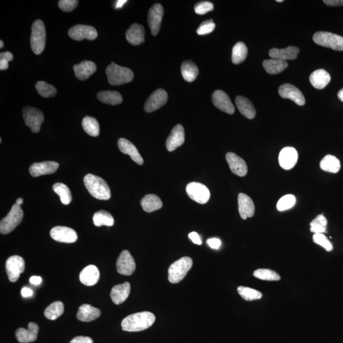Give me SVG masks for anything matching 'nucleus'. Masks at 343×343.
<instances>
[{
  "label": "nucleus",
  "instance_id": "nucleus-42",
  "mask_svg": "<svg viewBox=\"0 0 343 343\" xmlns=\"http://www.w3.org/2000/svg\"><path fill=\"white\" fill-rule=\"evenodd\" d=\"M64 307L63 302L55 301L50 304L44 312L45 317L51 320H55L63 314Z\"/></svg>",
  "mask_w": 343,
  "mask_h": 343
},
{
  "label": "nucleus",
  "instance_id": "nucleus-2",
  "mask_svg": "<svg viewBox=\"0 0 343 343\" xmlns=\"http://www.w3.org/2000/svg\"><path fill=\"white\" fill-rule=\"evenodd\" d=\"M84 183L86 188L93 197L101 200L110 199V188L103 178L89 174L84 177Z\"/></svg>",
  "mask_w": 343,
  "mask_h": 343
},
{
  "label": "nucleus",
  "instance_id": "nucleus-60",
  "mask_svg": "<svg viewBox=\"0 0 343 343\" xmlns=\"http://www.w3.org/2000/svg\"><path fill=\"white\" fill-rule=\"evenodd\" d=\"M127 2V1H126V0L125 1V0H122V1H117L116 5H115V8H116V9H120V8H122Z\"/></svg>",
  "mask_w": 343,
  "mask_h": 343
},
{
  "label": "nucleus",
  "instance_id": "nucleus-10",
  "mask_svg": "<svg viewBox=\"0 0 343 343\" xmlns=\"http://www.w3.org/2000/svg\"><path fill=\"white\" fill-rule=\"evenodd\" d=\"M25 269V262L22 257L13 256L7 260L6 271L10 282H17Z\"/></svg>",
  "mask_w": 343,
  "mask_h": 343
},
{
  "label": "nucleus",
  "instance_id": "nucleus-55",
  "mask_svg": "<svg viewBox=\"0 0 343 343\" xmlns=\"http://www.w3.org/2000/svg\"><path fill=\"white\" fill-rule=\"evenodd\" d=\"M323 3L329 6L337 7L343 5V0H324Z\"/></svg>",
  "mask_w": 343,
  "mask_h": 343
},
{
  "label": "nucleus",
  "instance_id": "nucleus-23",
  "mask_svg": "<svg viewBox=\"0 0 343 343\" xmlns=\"http://www.w3.org/2000/svg\"><path fill=\"white\" fill-rule=\"evenodd\" d=\"M39 327L36 323L28 324V329H18L15 332L16 338L21 343H29L35 341L39 334Z\"/></svg>",
  "mask_w": 343,
  "mask_h": 343
},
{
  "label": "nucleus",
  "instance_id": "nucleus-52",
  "mask_svg": "<svg viewBox=\"0 0 343 343\" xmlns=\"http://www.w3.org/2000/svg\"><path fill=\"white\" fill-rule=\"evenodd\" d=\"M69 343H93V341L90 337L81 336L74 337Z\"/></svg>",
  "mask_w": 343,
  "mask_h": 343
},
{
  "label": "nucleus",
  "instance_id": "nucleus-27",
  "mask_svg": "<svg viewBox=\"0 0 343 343\" xmlns=\"http://www.w3.org/2000/svg\"><path fill=\"white\" fill-rule=\"evenodd\" d=\"M97 69L96 64L90 61H84L73 66L75 76L80 80H85L95 73Z\"/></svg>",
  "mask_w": 343,
  "mask_h": 343
},
{
  "label": "nucleus",
  "instance_id": "nucleus-61",
  "mask_svg": "<svg viewBox=\"0 0 343 343\" xmlns=\"http://www.w3.org/2000/svg\"><path fill=\"white\" fill-rule=\"evenodd\" d=\"M337 96H338L339 100L343 102V88L339 91L338 93H337Z\"/></svg>",
  "mask_w": 343,
  "mask_h": 343
},
{
  "label": "nucleus",
  "instance_id": "nucleus-38",
  "mask_svg": "<svg viewBox=\"0 0 343 343\" xmlns=\"http://www.w3.org/2000/svg\"><path fill=\"white\" fill-rule=\"evenodd\" d=\"M93 224L96 226H112L115 223L113 217L106 211L97 212L93 216Z\"/></svg>",
  "mask_w": 343,
  "mask_h": 343
},
{
  "label": "nucleus",
  "instance_id": "nucleus-21",
  "mask_svg": "<svg viewBox=\"0 0 343 343\" xmlns=\"http://www.w3.org/2000/svg\"><path fill=\"white\" fill-rule=\"evenodd\" d=\"M185 141L184 129L181 125H176L172 130L170 135L166 141V147L168 151H173L183 145Z\"/></svg>",
  "mask_w": 343,
  "mask_h": 343
},
{
  "label": "nucleus",
  "instance_id": "nucleus-36",
  "mask_svg": "<svg viewBox=\"0 0 343 343\" xmlns=\"http://www.w3.org/2000/svg\"><path fill=\"white\" fill-rule=\"evenodd\" d=\"M181 74L187 82H194L197 79L199 70L196 64L191 61H185L182 64Z\"/></svg>",
  "mask_w": 343,
  "mask_h": 343
},
{
  "label": "nucleus",
  "instance_id": "nucleus-39",
  "mask_svg": "<svg viewBox=\"0 0 343 343\" xmlns=\"http://www.w3.org/2000/svg\"><path fill=\"white\" fill-rule=\"evenodd\" d=\"M248 49L244 43L238 42L232 50V60L233 64L242 63L247 56Z\"/></svg>",
  "mask_w": 343,
  "mask_h": 343
},
{
  "label": "nucleus",
  "instance_id": "nucleus-49",
  "mask_svg": "<svg viewBox=\"0 0 343 343\" xmlns=\"http://www.w3.org/2000/svg\"><path fill=\"white\" fill-rule=\"evenodd\" d=\"M216 25L213 22V20L205 21L201 23V25L197 31V33L199 35H205V34H210L215 29Z\"/></svg>",
  "mask_w": 343,
  "mask_h": 343
},
{
  "label": "nucleus",
  "instance_id": "nucleus-56",
  "mask_svg": "<svg viewBox=\"0 0 343 343\" xmlns=\"http://www.w3.org/2000/svg\"><path fill=\"white\" fill-rule=\"evenodd\" d=\"M13 56L11 52H5L0 53V60H7V61H11L13 60Z\"/></svg>",
  "mask_w": 343,
  "mask_h": 343
},
{
  "label": "nucleus",
  "instance_id": "nucleus-7",
  "mask_svg": "<svg viewBox=\"0 0 343 343\" xmlns=\"http://www.w3.org/2000/svg\"><path fill=\"white\" fill-rule=\"evenodd\" d=\"M313 41L320 46L330 49L343 50V37L329 32H317L313 36Z\"/></svg>",
  "mask_w": 343,
  "mask_h": 343
},
{
  "label": "nucleus",
  "instance_id": "nucleus-19",
  "mask_svg": "<svg viewBox=\"0 0 343 343\" xmlns=\"http://www.w3.org/2000/svg\"><path fill=\"white\" fill-rule=\"evenodd\" d=\"M59 167H60V164L53 161H45V162L34 163L29 167V173L34 178H36V177L55 173Z\"/></svg>",
  "mask_w": 343,
  "mask_h": 343
},
{
  "label": "nucleus",
  "instance_id": "nucleus-1",
  "mask_svg": "<svg viewBox=\"0 0 343 343\" xmlns=\"http://www.w3.org/2000/svg\"><path fill=\"white\" fill-rule=\"evenodd\" d=\"M156 318L154 313L143 312L130 315L122 321L123 331L139 332L148 329L154 323Z\"/></svg>",
  "mask_w": 343,
  "mask_h": 343
},
{
  "label": "nucleus",
  "instance_id": "nucleus-45",
  "mask_svg": "<svg viewBox=\"0 0 343 343\" xmlns=\"http://www.w3.org/2000/svg\"><path fill=\"white\" fill-rule=\"evenodd\" d=\"M328 220L323 215H318L310 223V231L317 234L326 232Z\"/></svg>",
  "mask_w": 343,
  "mask_h": 343
},
{
  "label": "nucleus",
  "instance_id": "nucleus-9",
  "mask_svg": "<svg viewBox=\"0 0 343 343\" xmlns=\"http://www.w3.org/2000/svg\"><path fill=\"white\" fill-rule=\"evenodd\" d=\"M186 191L192 200L200 204H205L210 199V191L207 186L202 183L193 182L187 185Z\"/></svg>",
  "mask_w": 343,
  "mask_h": 343
},
{
  "label": "nucleus",
  "instance_id": "nucleus-22",
  "mask_svg": "<svg viewBox=\"0 0 343 343\" xmlns=\"http://www.w3.org/2000/svg\"><path fill=\"white\" fill-rule=\"evenodd\" d=\"M238 211L241 218H252L255 213V206L253 200L244 194H240L238 197Z\"/></svg>",
  "mask_w": 343,
  "mask_h": 343
},
{
  "label": "nucleus",
  "instance_id": "nucleus-50",
  "mask_svg": "<svg viewBox=\"0 0 343 343\" xmlns=\"http://www.w3.org/2000/svg\"><path fill=\"white\" fill-rule=\"evenodd\" d=\"M214 5L210 2H201L195 6V11L199 15L205 14L208 12L213 11Z\"/></svg>",
  "mask_w": 343,
  "mask_h": 343
},
{
  "label": "nucleus",
  "instance_id": "nucleus-47",
  "mask_svg": "<svg viewBox=\"0 0 343 343\" xmlns=\"http://www.w3.org/2000/svg\"><path fill=\"white\" fill-rule=\"evenodd\" d=\"M296 203V198L293 195H287L280 198L277 203V209L284 211L291 208Z\"/></svg>",
  "mask_w": 343,
  "mask_h": 343
},
{
  "label": "nucleus",
  "instance_id": "nucleus-13",
  "mask_svg": "<svg viewBox=\"0 0 343 343\" xmlns=\"http://www.w3.org/2000/svg\"><path fill=\"white\" fill-rule=\"evenodd\" d=\"M168 100V94L166 91L159 88L152 93L144 104V110L151 112L164 106Z\"/></svg>",
  "mask_w": 343,
  "mask_h": 343
},
{
  "label": "nucleus",
  "instance_id": "nucleus-33",
  "mask_svg": "<svg viewBox=\"0 0 343 343\" xmlns=\"http://www.w3.org/2000/svg\"><path fill=\"white\" fill-rule=\"evenodd\" d=\"M142 208L146 213H153L162 208L163 203L160 198L156 195H147L141 201Z\"/></svg>",
  "mask_w": 343,
  "mask_h": 343
},
{
  "label": "nucleus",
  "instance_id": "nucleus-11",
  "mask_svg": "<svg viewBox=\"0 0 343 343\" xmlns=\"http://www.w3.org/2000/svg\"><path fill=\"white\" fill-rule=\"evenodd\" d=\"M136 268L135 259L130 252L127 250L123 251L117 261L118 273L125 276L132 275L135 272Z\"/></svg>",
  "mask_w": 343,
  "mask_h": 343
},
{
  "label": "nucleus",
  "instance_id": "nucleus-16",
  "mask_svg": "<svg viewBox=\"0 0 343 343\" xmlns=\"http://www.w3.org/2000/svg\"><path fill=\"white\" fill-rule=\"evenodd\" d=\"M163 12L162 5L160 4L153 5L149 10L147 21L153 35L156 36L159 33Z\"/></svg>",
  "mask_w": 343,
  "mask_h": 343
},
{
  "label": "nucleus",
  "instance_id": "nucleus-24",
  "mask_svg": "<svg viewBox=\"0 0 343 343\" xmlns=\"http://www.w3.org/2000/svg\"><path fill=\"white\" fill-rule=\"evenodd\" d=\"M118 146H119L120 151L125 155H129L134 162L138 163V165L143 164V158L141 156L137 147L130 141L124 138H120L118 141Z\"/></svg>",
  "mask_w": 343,
  "mask_h": 343
},
{
  "label": "nucleus",
  "instance_id": "nucleus-41",
  "mask_svg": "<svg viewBox=\"0 0 343 343\" xmlns=\"http://www.w3.org/2000/svg\"><path fill=\"white\" fill-rule=\"evenodd\" d=\"M53 192L60 197L61 202L64 205H69L72 200V195L69 187L66 184L61 183L53 185Z\"/></svg>",
  "mask_w": 343,
  "mask_h": 343
},
{
  "label": "nucleus",
  "instance_id": "nucleus-59",
  "mask_svg": "<svg viewBox=\"0 0 343 343\" xmlns=\"http://www.w3.org/2000/svg\"><path fill=\"white\" fill-rule=\"evenodd\" d=\"M9 68V61L4 60H0V69L5 70Z\"/></svg>",
  "mask_w": 343,
  "mask_h": 343
},
{
  "label": "nucleus",
  "instance_id": "nucleus-15",
  "mask_svg": "<svg viewBox=\"0 0 343 343\" xmlns=\"http://www.w3.org/2000/svg\"><path fill=\"white\" fill-rule=\"evenodd\" d=\"M212 101L214 106L219 110L233 115L235 112V107L231 99L226 92L221 90L215 91L212 95Z\"/></svg>",
  "mask_w": 343,
  "mask_h": 343
},
{
  "label": "nucleus",
  "instance_id": "nucleus-51",
  "mask_svg": "<svg viewBox=\"0 0 343 343\" xmlns=\"http://www.w3.org/2000/svg\"><path fill=\"white\" fill-rule=\"evenodd\" d=\"M79 4L77 0H60L58 3L59 7L64 12H69L73 10Z\"/></svg>",
  "mask_w": 343,
  "mask_h": 343
},
{
  "label": "nucleus",
  "instance_id": "nucleus-18",
  "mask_svg": "<svg viewBox=\"0 0 343 343\" xmlns=\"http://www.w3.org/2000/svg\"><path fill=\"white\" fill-rule=\"evenodd\" d=\"M298 154L297 150L293 147H285L281 150L278 156V162L280 167L284 170H291L296 165Z\"/></svg>",
  "mask_w": 343,
  "mask_h": 343
},
{
  "label": "nucleus",
  "instance_id": "nucleus-30",
  "mask_svg": "<svg viewBox=\"0 0 343 343\" xmlns=\"http://www.w3.org/2000/svg\"><path fill=\"white\" fill-rule=\"evenodd\" d=\"M331 75L325 69H319L313 72L310 77V82L317 89H323L331 82Z\"/></svg>",
  "mask_w": 343,
  "mask_h": 343
},
{
  "label": "nucleus",
  "instance_id": "nucleus-3",
  "mask_svg": "<svg viewBox=\"0 0 343 343\" xmlns=\"http://www.w3.org/2000/svg\"><path fill=\"white\" fill-rule=\"evenodd\" d=\"M106 73L108 82L112 85H120L132 81L134 73L130 69L112 63L107 67Z\"/></svg>",
  "mask_w": 343,
  "mask_h": 343
},
{
  "label": "nucleus",
  "instance_id": "nucleus-32",
  "mask_svg": "<svg viewBox=\"0 0 343 343\" xmlns=\"http://www.w3.org/2000/svg\"><path fill=\"white\" fill-rule=\"evenodd\" d=\"M235 103L241 114L246 119L251 120L256 117V109L248 99L243 96H237L235 99Z\"/></svg>",
  "mask_w": 343,
  "mask_h": 343
},
{
  "label": "nucleus",
  "instance_id": "nucleus-57",
  "mask_svg": "<svg viewBox=\"0 0 343 343\" xmlns=\"http://www.w3.org/2000/svg\"><path fill=\"white\" fill-rule=\"evenodd\" d=\"M21 294L24 297H28L33 296V292L28 288H24L21 291Z\"/></svg>",
  "mask_w": 343,
  "mask_h": 343
},
{
  "label": "nucleus",
  "instance_id": "nucleus-5",
  "mask_svg": "<svg viewBox=\"0 0 343 343\" xmlns=\"http://www.w3.org/2000/svg\"><path fill=\"white\" fill-rule=\"evenodd\" d=\"M31 31V49L35 54L40 55L44 50L46 42V31L44 23L42 20H36L32 25Z\"/></svg>",
  "mask_w": 343,
  "mask_h": 343
},
{
  "label": "nucleus",
  "instance_id": "nucleus-53",
  "mask_svg": "<svg viewBox=\"0 0 343 343\" xmlns=\"http://www.w3.org/2000/svg\"><path fill=\"white\" fill-rule=\"evenodd\" d=\"M207 243L208 246L213 249H218L221 245V240L216 238H209Z\"/></svg>",
  "mask_w": 343,
  "mask_h": 343
},
{
  "label": "nucleus",
  "instance_id": "nucleus-6",
  "mask_svg": "<svg viewBox=\"0 0 343 343\" xmlns=\"http://www.w3.org/2000/svg\"><path fill=\"white\" fill-rule=\"evenodd\" d=\"M24 216L23 209L21 205L15 203L7 216L2 219L0 222V232L6 235L12 232L22 221Z\"/></svg>",
  "mask_w": 343,
  "mask_h": 343
},
{
  "label": "nucleus",
  "instance_id": "nucleus-20",
  "mask_svg": "<svg viewBox=\"0 0 343 343\" xmlns=\"http://www.w3.org/2000/svg\"><path fill=\"white\" fill-rule=\"evenodd\" d=\"M227 163L233 174L239 177H244L248 172L247 165L244 160L234 153H227L226 155Z\"/></svg>",
  "mask_w": 343,
  "mask_h": 343
},
{
  "label": "nucleus",
  "instance_id": "nucleus-34",
  "mask_svg": "<svg viewBox=\"0 0 343 343\" xmlns=\"http://www.w3.org/2000/svg\"><path fill=\"white\" fill-rule=\"evenodd\" d=\"M97 98L102 103L112 106L121 104L123 101L121 94L117 91L113 90L101 91L98 93Z\"/></svg>",
  "mask_w": 343,
  "mask_h": 343
},
{
  "label": "nucleus",
  "instance_id": "nucleus-17",
  "mask_svg": "<svg viewBox=\"0 0 343 343\" xmlns=\"http://www.w3.org/2000/svg\"><path fill=\"white\" fill-rule=\"evenodd\" d=\"M278 93L282 98L291 99L297 105L303 106L306 103L301 91L293 85L285 84L281 85Z\"/></svg>",
  "mask_w": 343,
  "mask_h": 343
},
{
  "label": "nucleus",
  "instance_id": "nucleus-64",
  "mask_svg": "<svg viewBox=\"0 0 343 343\" xmlns=\"http://www.w3.org/2000/svg\"><path fill=\"white\" fill-rule=\"evenodd\" d=\"M283 0H277V2H283Z\"/></svg>",
  "mask_w": 343,
  "mask_h": 343
},
{
  "label": "nucleus",
  "instance_id": "nucleus-4",
  "mask_svg": "<svg viewBox=\"0 0 343 343\" xmlns=\"http://www.w3.org/2000/svg\"><path fill=\"white\" fill-rule=\"evenodd\" d=\"M193 260L184 257L172 264L168 269V280L172 283H178L183 280L192 269Z\"/></svg>",
  "mask_w": 343,
  "mask_h": 343
},
{
  "label": "nucleus",
  "instance_id": "nucleus-29",
  "mask_svg": "<svg viewBox=\"0 0 343 343\" xmlns=\"http://www.w3.org/2000/svg\"><path fill=\"white\" fill-rule=\"evenodd\" d=\"M100 273L94 265H89L83 270L80 274V280L87 286H92L98 282Z\"/></svg>",
  "mask_w": 343,
  "mask_h": 343
},
{
  "label": "nucleus",
  "instance_id": "nucleus-28",
  "mask_svg": "<svg viewBox=\"0 0 343 343\" xmlns=\"http://www.w3.org/2000/svg\"><path fill=\"white\" fill-rule=\"evenodd\" d=\"M130 293V284L125 282L113 287L111 289L110 296L115 304H120L126 301Z\"/></svg>",
  "mask_w": 343,
  "mask_h": 343
},
{
  "label": "nucleus",
  "instance_id": "nucleus-26",
  "mask_svg": "<svg viewBox=\"0 0 343 343\" xmlns=\"http://www.w3.org/2000/svg\"><path fill=\"white\" fill-rule=\"evenodd\" d=\"M299 53V49L296 47H288L283 49L273 48L269 51L270 58L274 60L282 61L294 60L297 57Z\"/></svg>",
  "mask_w": 343,
  "mask_h": 343
},
{
  "label": "nucleus",
  "instance_id": "nucleus-12",
  "mask_svg": "<svg viewBox=\"0 0 343 343\" xmlns=\"http://www.w3.org/2000/svg\"><path fill=\"white\" fill-rule=\"evenodd\" d=\"M69 36L77 41L87 39L93 40L98 37V32L92 26L79 25L72 27L68 31Z\"/></svg>",
  "mask_w": 343,
  "mask_h": 343
},
{
  "label": "nucleus",
  "instance_id": "nucleus-25",
  "mask_svg": "<svg viewBox=\"0 0 343 343\" xmlns=\"http://www.w3.org/2000/svg\"><path fill=\"white\" fill-rule=\"evenodd\" d=\"M126 39L131 45H139L145 40V31L144 27L139 24H134L126 32Z\"/></svg>",
  "mask_w": 343,
  "mask_h": 343
},
{
  "label": "nucleus",
  "instance_id": "nucleus-35",
  "mask_svg": "<svg viewBox=\"0 0 343 343\" xmlns=\"http://www.w3.org/2000/svg\"><path fill=\"white\" fill-rule=\"evenodd\" d=\"M265 70L270 74H279L288 68V63L285 61L274 60H265L262 63Z\"/></svg>",
  "mask_w": 343,
  "mask_h": 343
},
{
  "label": "nucleus",
  "instance_id": "nucleus-46",
  "mask_svg": "<svg viewBox=\"0 0 343 343\" xmlns=\"http://www.w3.org/2000/svg\"><path fill=\"white\" fill-rule=\"evenodd\" d=\"M254 276L259 280L266 281H279L280 276L275 271L270 269H258L254 272Z\"/></svg>",
  "mask_w": 343,
  "mask_h": 343
},
{
  "label": "nucleus",
  "instance_id": "nucleus-14",
  "mask_svg": "<svg viewBox=\"0 0 343 343\" xmlns=\"http://www.w3.org/2000/svg\"><path fill=\"white\" fill-rule=\"evenodd\" d=\"M52 239L61 243H71L76 242L78 235L74 230L66 226H55L50 231Z\"/></svg>",
  "mask_w": 343,
  "mask_h": 343
},
{
  "label": "nucleus",
  "instance_id": "nucleus-44",
  "mask_svg": "<svg viewBox=\"0 0 343 343\" xmlns=\"http://www.w3.org/2000/svg\"><path fill=\"white\" fill-rule=\"evenodd\" d=\"M35 88L39 94L45 98L54 97L57 93V90L53 86L44 81L37 82Z\"/></svg>",
  "mask_w": 343,
  "mask_h": 343
},
{
  "label": "nucleus",
  "instance_id": "nucleus-58",
  "mask_svg": "<svg viewBox=\"0 0 343 343\" xmlns=\"http://www.w3.org/2000/svg\"><path fill=\"white\" fill-rule=\"evenodd\" d=\"M29 282L33 285H40V283L42 282V278L39 277V276H33L30 278L29 279Z\"/></svg>",
  "mask_w": 343,
  "mask_h": 343
},
{
  "label": "nucleus",
  "instance_id": "nucleus-8",
  "mask_svg": "<svg viewBox=\"0 0 343 343\" xmlns=\"http://www.w3.org/2000/svg\"><path fill=\"white\" fill-rule=\"evenodd\" d=\"M23 118L26 125L31 128L32 132H40L42 123L44 121V115L40 109L26 106L23 109Z\"/></svg>",
  "mask_w": 343,
  "mask_h": 343
},
{
  "label": "nucleus",
  "instance_id": "nucleus-37",
  "mask_svg": "<svg viewBox=\"0 0 343 343\" xmlns=\"http://www.w3.org/2000/svg\"><path fill=\"white\" fill-rule=\"evenodd\" d=\"M320 168L324 171L331 173H337L341 168V163L338 159L333 155H326L320 163Z\"/></svg>",
  "mask_w": 343,
  "mask_h": 343
},
{
  "label": "nucleus",
  "instance_id": "nucleus-62",
  "mask_svg": "<svg viewBox=\"0 0 343 343\" xmlns=\"http://www.w3.org/2000/svg\"><path fill=\"white\" fill-rule=\"evenodd\" d=\"M24 202L23 198H17V200H16V203L17 204L21 205L23 204Z\"/></svg>",
  "mask_w": 343,
  "mask_h": 343
},
{
  "label": "nucleus",
  "instance_id": "nucleus-40",
  "mask_svg": "<svg viewBox=\"0 0 343 343\" xmlns=\"http://www.w3.org/2000/svg\"><path fill=\"white\" fill-rule=\"evenodd\" d=\"M82 127L85 132L90 136L97 137L100 133L99 123L94 118L85 117L82 120Z\"/></svg>",
  "mask_w": 343,
  "mask_h": 343
},
{
  "label": "nucleus",
  "instance_id": "nucleus-63",
  "mask_svg": "<svg viewBox=\"0 0 343 343\" xmlns=\"http://www.w3.org/2000/svg\"><path fill=\"white\" fill-rule=\"evenodd\" d=\"M4 47V42H3L2 40H1V41H0V48L2 49V48Z\"/></svg>",
  "mask_w": 343,
  "mask_h": 343
},
{
  "label": "nucleus",
  "instance_id": "nucleus-48",
  "mask_svg": "<svg viewBox=\"0 0 343 343\" xmlns=\"http://www.w3.org/2000/svg\"><path fill=\"white\" fill-rule=\"evenodd\" d=\"M313 240L317 244L322 246L327 251L331 252L333 249L331 242L323 233H317L313 236Z\"/></svg>",
  "mask_w": 343,
  "mask_h": 343
},
{
  "label": "nucleus",
  "instance_id": "nucleus-54",
  "mask_svg": "<svg viewBox=\"0 0 343 343\" xmlns=\"http://www.w3.org/2000/svg\"><path fill=\"white\" fill-rule=\"evenodd\" d=\"M190 239L192 240V242L195 243V244L197 245H202V240L200 237L199 235L196 232H192L190 233L188 235Z\"/></svg>",
  "mask_w": 343,
  "mask_h": 343
},
{
  "label": "nucleus",
  "instance_id": "nucleus-43",
  "mask_svg": "<svg viewBox=\"0 0 343 343\" xmlns=\"http://www.w3.org/2000/svg\"><path fill=\"white\" fill-rule=\"evenodd\" d=\"M238 293L240 296L245 301H251L254 300H258L261 298L262 294L261 292L255 290V289L246 287L240 286L237 289Z\"/></svg>",
  "mask_w": 343,
  "mask_h": 343
},
{
  "label": "nucleus",
  "instance_id": "nucleus-31",
  "mask_svg": "<svg viewBox=\"0 0 343 343\" xmlns=\"http://www.w3.org/2000/svg\"><path fill=\"white\" fill-rule=\"evenodd\" d=\"M101 311L91 306L90 304H84L80 306L77 313V318L82 321H91L96 320L100 317Z\"/></svg>",
  "mask_w": 343,
  "mask_h": 343
}]
</instances>
